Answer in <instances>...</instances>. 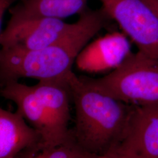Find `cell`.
Masks as SVG:
<instances>
[{
  "mask_svg": "<svg viewBox=\"0 0 158 158\" xmlns=\"http://www.w3.org/2000/svg\"><path fill=\"white\" fill-rule=\"evenodd\" d=\"M131 53L126 36L113 32L87 44L80 52L74 64L80 70L88 73L113 71Z\"/></svg>",
  "mask_w": 158,
  "mask_h": 158,
  "instance_id": "obj_8",
  "label": "cell"
},
{
  "mask_svg": "<svg viewBox=\"0 0 158 158\" xmlns=\"http://www.w3.org/2000/svg\"><path fill=\"white\" fill-rule=\"evenodd\" d=\"M158 16V0H143Z\"/></svg>",
  "mask_w": 158,
  "mask_h": 158,
  "instance_id": "obj_14",
  "label": "cell"
},
{
  "mask_svg": "<svg viewBox=\"0 0 158 158\" xmlns=\"http://www.w3.org/2000/svg\"><path fill=\"white\" fill-rule=\"evenodd\" d=\"M94 156L79 146L73 136L55 147H44L40 142L23 151L16 158H92Z\"/></svg>",
  "mask_w": 158,
  "mask_h": 158,
  "instance_id": "obj_11",
  "label": "cell"
},
{
  "mask_svg": "<svg viewBox=\"0 0 158 158\" xmlns=\"http://www.w3.org/2000/svg\"><path fill=\"white\" fill-rule=\"evenodd\" d=\"M107 18L100 10L80 15L72 31L55 44L37 50L0 48V87L19 79H66L80 52L104 27Z\"/></svg>",
  "mask_w": 158,
  "mask_h": 158,
  "instance_id": "obj_1",
  "label": "cell"
},
{
  "mask_svg": "<svg viewBox=\"0 0 158 158\" xmlns=\"http://www.w3.org/2000/svg\"><path fill=\"white\" fill-rule=\"evenodd\" d=\"M102 10L118 24L138 50L158 59V16L143 0H99Z\"/></svg>",
  "mask_w": 158,
  "mask_h": 158,
  "instance_id": "obj_4",
  "label": "cell"
},
{
  "mask_svg": "<svg viewBox=\"0 0 158 158\" xmlns=\"http://www.w3.org/2000/svg\"><path fill=\"white\" fill-rule=\"evenodd\" d=\"M89 0H19L10 8V20L36 18L63 19L85 11Z\"/></svg>",
  "mask_w": 158,
  "mask_h": 158,
  "instance_id": "obj_10",
  "label": "cell"
},
{
  "mask_svg": "<svg viewBox=\"0 0 158 158\" xmlns=\"http://www.w3.org/2000/svg\"><path fill=\"white\" fill-rule=\"evenodd\" d=\"M19 0H0V35L2 32V24L3 18L6 11L10 9L12 5Z\"/></svg>",
  "mask_w": 158,
  "mask_h": 158,
  "instance_id": "obj_13",
  "label": "cell"
},
{
  "mask_svg": "<svg viewBox=\"0 0 158 158\" xmlns=\"http://www.w3.org/2000/svg\"><path fill=\"white\" fill-rule=\"evenodd\" d=\"M40 142L38 132L19 113L0 107V158H16L23 151Z\"/></svg>",
  "mask_w": 158,
  "mask_h": 158,
  "instance_id": "obj_9",
  "label": "cell"
},
{
  "mask_svg": "<svg viewBox=\"0 0 158 158\" xmlns=\"http://www.w3.org/2000/svg\"><path fill=\"white\" fill-rule=\"evenodd\" d=\"M119 147L132 158H158V103L132 105Z\"/></svg>",
  "mask_w": 158,
  "mask_h": 158,
  "instance_id": "obj_7",
  "label": "cell"
},
{
  "mask_svg": "<svg viewBox=\"0 0 158 158\" xmlns=\"http://www.w3.org/2000/svg\"><path fill=\"white\" fill-rule=\"evenodd\" d=\"M92 158H132L128 154L118 147L113 151L101 155H96Z\"/></svg>",
  "mask_w": 158,
  "mask_h": 158,
  "instance_id": "obj_12",
  "label": "cell"
},
{
  "mask_svg": "<svg viewBox=\"0 0 158 158\" xmlns=\"http://www.w3.org/2000/svg\"><path fill=\"white\" fill-rule=\"evenodd\" d=\"M74 23L53 18L9 20L0 35L1 49L37 50L55 44L69 34Z\"/></svg>",
  "mask_w": 158,
  "mask_h": 158,
  "instance_id": "obj_5",
  "label": "cell"
},
{
  "mask_svg": "<svg viewBox=\"0 0 158 158\" xmlns=\"http://www.w3.org/2000/svg\"><path fill=\"white\" fill-rule=\"evenodd\" d=\"M69 84L75 108L72 132L79 146L95 155L118 148L124 138L132 105L91 86L74 72Z\"/></svg>",
  "mask_w": 158,
  "mask_h": 158,
  "instance_id": "obj_2",
  "label": "cell"
},
{
  "mask_svg": "<svg viewBox=\"0 0 158 158\" xmlns=\"http://www.w3.org/2000/svg\"><path fill=\"white\" fill-rule=\"evenodd\" d=\"M81 77L91 86L126 104L158 103V59L140 51L131 52L118 68L103 77Z\"/></svg>",
  "mask_w": 158,
  "mask_h": 158,
  "instance_id": "obj_3",
  "label": "cell"
},
{
  "mask_svg": "<svg viewBox=\"0 0 158 158\" xmlns=\"http://www.w3.org/2000/svg\"><path fill=\"white\" fill-rule=\"evenodd\" d=\"M0 96L15 104L17 112L40 134L43 146L55 147L69 141L64 140L57 132L32 85L18 81L9 82L0 87Z\"/></svg>",
  "mask_w": 158,
  "mask_h": 158,
  "instance_id": "obj_6",
  "label": "cell"
}]
</instances>
